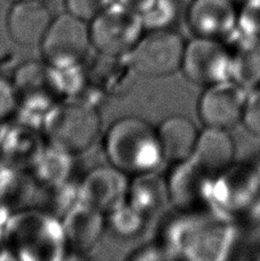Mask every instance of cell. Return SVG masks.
<instances>
[{"label":"cell","mask_w":260,"mask_h":261,"mask_svg":"<svg viewBox=\"0 0 260 261\" xmlns=\"http://www.w3.org/2000/svg\"><path fill=\"white\" fill-rule=\"evenodd\" d=\"M179 213L166 227L162 242L172 258L195 261L228 258L235 242L233 220L213 210Z\"/></svg>","instance_id":"cell-1"},{"label":"cell","mask_w":260,"mask_h":261,"mask_svg":"<svg viewBox=\"0 0 260 261\" xmlns=\"http://www.w3.org/2000/svg\"><path fill=\"white\" fill-rule=\"evenodd\" d=\"M110 165L128 176L156 172L165 162L157 128L139 117H124L111 125L105 139Z\"/></svg>","instance_id":"cell-2"},{"label":"cell","mask_w":260,"mask_h":261,"mask_svg":"<svg viewBox=\"0 0 260 261\" xmlns=\"http://www.w3.org/2000/svg\"><path fill=\"white\" fill-rule=\"evenodd\" d=\"M44 128L50 147L76 155L95 143L101 132V116L91 103L68 102L52 108Z\"/></svg>","instance_id":"cell-3"},{"label":"cell","mask_w":260,"mask_h":261,"mask_svg":"<svg viewBox=\"0 0 260 261\" xmlns=\"http://www.w3.org/2000/svg\"><path fill=\"white\" fill-rule=\"evenodd\" d=\"M212 210L230 220L260 218V163H234L217 175Z\"/></svg>","instance_id":"cell-4"},{"label":"cell","mask_w":260,"mask_h":261,"mask_svg":"<svg viewBox=\"0 0 260 261\" xmlns=\"http://www.w3.org/2000/svg\"><path fill=\"white\" fill-rule=\"evenodd\" d=\"M88 24L92 47L108 58L126 57L146 32L141 14L116 2Z\"/></svg>","instance_id":"cell-5"},{"label":"cell","mask_w":260,"mask_h":261,"mask_svg":"<svg viewBox=\"0 0 260 261\" xmlns=\"http://www.w3.org/2000/svg\"><path fill=\"white\" fill-rule=\"evenodd\" d=\"M40 47L45 63L50 67H80L92 47L90 24L69 12L54 16Z\"/></svg>","instance_id":"cell-6"},{"label":"cell","mask_w":260,"mask_h":261,"mask_svg":"<svg viewBox=\"0 0 260 261\" xmlns=\"http://www.w3.org/2000/svg\"><path fill=\"white\" fill-rule=\"evenodd\" d=\"M186 41L172 29L147 30L128 57V65L148 78L171 76L181 69Z\"/></svg>","instance_id":"cell-7"},{"label":"cell","mask_w":260,"mask_h":261,"mask_svg":"<svg viewBox=\"0 0 260 261\" xmlns=\"http://www.w3.org/2000/svg\"><path fill=\"white\" fill-rule=\"evenodd\" d=\"M233 52L222 40L194 38L186 43L181 71L190 83L210 86L231 79Z\"/></svg>","instance_id":"cell-8"},{"label":"cell","mask_w":260,"mask_h":261,"mask_svg":"<svg viewBox=\"0 0 260 261\" xmlns=\"http://www.w3.org/2000/svg\"><path fill=\"white\" fill-rule=\"evenodd\" d=\"M216 176L192 158L173 164L166 179L169 200L178 212L196 213L212 210Z\"/></svg>","instance_id":"cell-9"},{"label":"cell","mask_w":260,"mask_h":261,"mask_svg":"<svg viewBox=\"0 0 260 261\" xmlns=\"http://www.w3.org/2000/svg\"><path fill=\"white\" fill-rule=\"evenodd\" d=\"M248 96L233 79L206 86L197 103L199 119L205 127L230 129L242 123Z\"/></svg>","instance_id":"cell-10"},{"label":"cell","mask_w":260,"mask_h":261,"mask_svg":"<svg viewBox=\"0 0 260 261\" xmlns=\"http://www.w3.org/2000/svg\"><path fill=\"white\" fill-rule=\"evenodd\" d=\"M239 8L234 0H193L187 23L195 37L224 41L235 35Z\"/></svg>","instance_id":"cell-11"},{"label":"cell","mask_w":260,"mask_h":261,"mask_svg":"<svg viewBox=\"0 0 260 261\" xmlns=\"http://www.w3.org/2000/svg\"><path fill=\"white\" fill-rule=\"evenodd\" d=\"M128 175L113 165L91 170L80 187L81 200L108 214L127 200Z\"/></svg>","instance_id":"cell-12"},{"label":"cell","mask_w":260,"mask_h":261,"mask_svg":"<svg viewBox=\"0 0 260 261\" xmlns=\"http://www.w3.org/2000/svg\"><path fill=\"white\" fill-rule=\"evenodd\" d=\"M54 16L44 0L13 3L7 15L11 38L21 46L40 45Z\"/></svg>","instance_id":"cell-13"},{"label":"cell","mask_w":260,"mask_h":261,"mask_svg":"<svg viewBox=\"0 0 260 261\" xmlns=\"http://www.w3.org/2000/svg\"><path fill=\"white\" fill-rule=\"evenodd\" d=\"M105 226V213L81 200L64 213V240L75 252L87 253L99 243Z\"/></svg>","instance_id":"cell-14"},{"label":"cell","mask_w":260,"mask_h":261,"mask_svg":"<svg viewBox=\"0 0 260 261\" xmlns=\"http://www.w3.org/2000/svg\"><path fill=\"white\" fill-rule=\"evenodd\" d=\"M235 153V141L228 129L205 127L199 132L192 160L217 176L234 164Z\"/></svg>","instance_id":"cell-15"},{"label":"cell","mask_w":260,"mask_h":261,"mask_svg":"<svg viewBox=\"0 0 260 261\" xmlns=\"http://www.w3.org/2000/svg\"><path fill=\"white\" fill-rule=\"evenodd\" d=\"M164 161L178 164L192 158L199 130L192 119L183 115L165 118L157 127Z\"/></svg>","instance_id":"cell-16"},{"label":"cell","mask_w":260,"mask_h":261,"mask_svg":"<svg viewBox=\"0 0 260 261\" xmlns=\"http://www.w3.org/2000/svg\"><path fill=\"white\" fill-rule=\"evenodd\" d=\"M169 200L168 184L156 172L134 176L129 182L127 202L146 216L154 213Z\"/></svg>","instance_id":"cell-17"},{"label":"cell","mask_w":260,"mask_h":261,"mask_svg":"<svg viewBox=\"0 0 260 261\" xmlns=\"http://www.w3.org/2000/svg\"><path fill=\"white\" fill-rule=\"evenodd\" d=\"M233 52L231 79L249 92L260 87V40L239 37Z\"/></svg>","instance_id":"cell-18"},{"label":"cell","mask_w":260,"mask_h":261,"mask_svg":"<svg viewBox=\"0 0 260 261\" xmlns=\"http://www.w3.org/2000/svg\"><path fill=\"white\" fill-rule=\"evenodd\" d=\"M71 156L53 147L40 152L32 164L35 178L45 187L60 188L66 184L70 174Z\"/></svg>","instance_id":"cell-19"},{"label":"cell","mask_w":260,"mask_h":261,"mask_svg":"<svg viewBox=\"0 0 260 261\" xmlns=\"http://www.w3.org/2000/svg\"><path fill=\"white\" fill-rule=\"evenodd\" d=\"M181 13L180 0H154L141 13L142 22L147 30L172 29Z\"/></svg>","instance_id":"cell-20"},{"label":"cell","mask_w":260,"mask_h":261,"mask_svg":"<svg viewBox=\"0 0 260 261\" xmlns=\"http://www.w3.org/2000/svg\"><path fill=\"white\" fill-rule=\"evenodd\" d=\"M109 225L116 234L123 237H136L146 225L147 216L127 200L108 213Z\"/></svg>","instance_id":"cell-21"},{"label":"cell","mask_w":260,"mask_h":261,"mask_svg":"<svg viewBox=\"0 0 260 261\" xmlns=\"http://www.w3.org/2000/svg\"><path fill=\"white\" fill-rule=\"evenodd\" d=\"M235 34L241 38L260 40V2L241 5Z\"/></svg>","instance_id":"cell-22"},{"label":"cell","mask_w":260,"mask_h":261,"mask_svg":"<svg viewBox=\"0 0 260 261\" xmlns=\"http://www.w3.org/2000/svg\"><path fill=\"white\" fill-rule=\"evenodd\" d=\"M115 0H64L67 12L90 23Z\"/></svg>","instance_id":"cell-23"},{"label":"cell","mask_w":260,"mask_h":261,"mask_svg":"<svg viewBox=\"0 0 260 261\" xmlns=\"http://www.w3.org/2000/svg\"><path fill=\"white\" fill-rule=\"evenodd\" d=\"M20 96L13 82L0 77V122L17 113Z\"/></svg>","instance_id":"cell-24"},{"label":"cell","mask_w":260,"mask_h":261,"mask_svg":"<svg viewBox=\"0 0 260 261\" xmlns=\"http://www.w3.org/2000/svg\"><path fill=\"white\" fill-rule=\"evenodd\" d=\"M242 124L250 133L260 137V87L249 92Z\"/></svg>","instance_id":"cell-25"},{"label":"cell","mask_w":260,"mask_h":261,"mask_svg":"<svg viewBox=\"0 0 260 261\" xmlns=\"http://www.w3.org/2000/svg\"><path fill=\"white\" fill-rule=\"evenodd\" d=\"M115 2L122 4L128 8H132L134 11L141 14L143 11H146V9L150 6L154 0H115Z\"/></svg>","instance_id":"cell-26"},{"label":"cell","mask_w":260,"mask_h":261,"mask_svg":"<svg viewBox=\"0 0 260 261\" xmlns=\"http://www.w3.org/2000/svg\"><path fill=\"white\" fill-rule=\"evenodd\" d=\"M13 3H16V2H22V0H11Z\"/></svg>","instance_id":"cell-27"}]
</instances>
